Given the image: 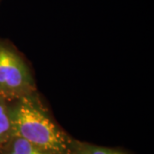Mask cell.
<instances>
[{
	"label": "cell",
	"mask_w": 154,
	"mask_h": 154,
	"mask_svg": "<svg viewBox=\"0 0 154 154\" xmlns=\"http://www.w3.org/2000/svg\"><path fill=\"white\" fill-rule=\"evenodd\" d=\"M12 135L54 154H70L72 138L58 124L38 92L9 103Z\"/></svg>",
	"instance_id": "obj_1"
},
{
	"label": "cell",
	"mask_w": 154,
	"mask_h": 154,
	"mask_svg": "<svg viewBox=\"0 0 154 154\" xmlns=\"http://www.w3.org/2000/svg\"><path fill=\"white\" fill-rule=\"evenodd\" d=\"M36 92L28 61L11 42L0 38V97L10 103Z\"/></svg>",
	"instance_id": "obj_2"
},
{
	"label": "cell",
	"mask_w": 154,
	"mask_h": 154,
	"mask_svg": "<svg viewBox=\"0 0 154 154\" xmlns=\"http://www.w3.org/2000/svg\"><path fill=\"white\" fill-rule=\"evenodd\" d=\"M0 154H54L40 148L17 135L11 138L0 149Z\"/></svg>",
	"instance_id": "obj_3"
},
{
	"label": "cell",
	"mask_w": 154,
	"mask_h": 154,
	"mask_svg": "<svg viewBox=\"0 0 154 154\" xmlns=\"http://www.w3.org/2000/svg\"><path fill=\"white\" fill-rule=\"evenodd\" d=\"M70 154H132L121 148L101 146L72 138L69 145Z\"/></svg>",
	"instance_id": "obj_4"
},
{
	"label": "cell",
	"mask_w": 154,
	"mask_h": 154,
	"mask_svg": "<svg viewBox=\"0 0 154 154\" xmlns=\"http://www.w3.org/2000/svg\"><path fill=\"white\" fill-rule=\"evenodd\" d=\"M12 135L9 102L0 97V149Z\"/></svg>",
	"instance_id": "obj_5"
}]
</instances>
